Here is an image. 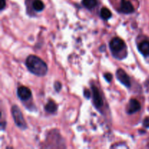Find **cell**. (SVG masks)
Instances as JSON below:
<instances>
[{"label":"cell","mask_w":149,"mask_h":149,"mask_svg":"<svg viewBox=\"0 0 149 149\" xmlns=\"http://www.w3.org/2000/svg\"><path fill=\"white\" fill-rule=\"evenodd\" d=\"M57 109H58V106H57V105L55 104L53 101H52V100L48 102V103H47L46 106H45V110H46L48 113H55L57 111Z\"/></svg>","instance_id":"30bf717a"},{"label":"cell","mask_w":149,"mask_h":149,"mask_svg":"<svg viewBox=\"0 0 149 149\" xmlns=\"http://www.w3.org/2000/svg\"><path fill=\"white\" fill-rule=\"evenodd\" d=\"M104 77H105V79H106V81H109V82H110V81L112 80L113 76H112L111 74H110V73H106V74L104 75Z\"/></svg>","instance_id":"9a60e30c"},{"label":"cell","mask_w":149,"mask_h":149,"mask_svg":"<svg viewBox=\"0 0 149 149\" xmlns=\"http://www.w3.org/2000/svg\"><path fill=\"white\" fill-rule=\"evenodd\" d=\"M82 4L86 8L91 10L97 5V0H82Z\"/></svg>","instance_id":"8fae6325"},{"label":"cell","mask_w":149,"mask_h":149,"mask_svg":"<svg viewBox=\"0 0 149 149\" xmlns=\"http://www.w3.org/2000/svg\"><path fill=\"white\" fill-rule=\"evenodd\" d=\"M138 49L140 52L144 56L149 55V41H143L138 45Z\"/></svg>","instance_id":"9c48e42d"},{"label":"cell","mask_w":149,"mask_h":149,"mask_svg":"<svg viewBox=\"0 0 149 149\" xmlns=\"http://www.w3.org/2000/svg\"><path fill=\"white\" fill-rule=\"evenodd\" d=\"M54 87H55V90H56L57 92H59L60 90H61L62 84H61V83L60 82V81H56V82L55 83V85H54Z\"/></svg>","instance_id":"5bb4252c"},{"label":"cell","mask_w":149,"mask_h":149,"mask_svg":"<svg viewBox=\"0 0 149 149\" xmlns=\"http://www.w3.org/2000/svg\"><path fill=\"white\" fill-rule=\"evenodd\" d=\"M17 96L19 98L22 100H27L31 97V92L28 87H20L17 89Z\"/></svg>","instance_id":"52a82bcc"},{"label":"cell","mask_w":149,"mask_h":149,"mask_svg":"<svg viewBox=\"0 0 149 149\" xmlns=\"http://www.w3.org/2000/svg\"><path fill=\"white\" fill-rule=\"evenodd\" d=\"M92 90H93V101H94V105L97 109L101 107L103 104V99H102L101 95L100 94L99 90L97 87L95 85L92 86Z\"/></svg>","instance_id":"5b68a950"},{"label":"cell","mask_w":149,"mask_h":149,"mask_svg":"<svg viewBox=\"0 0 149 149\" xmlns=\"http://www.w3.org/2000/svg\"><path fill=\"white\" fill-rule=\"evenodd\" d=\"M84 95L86 98H90V95H91V93H90V91H89L88 90H84Z\"/></svg>","instance_id":"e0dca14e"},{"label":"cell","mask_w":149,"mask_h":149,"mask_svg":"<svg viewBox=\"0 0 149 149\" xmlns=\"http://www.w3.org/2000/svg\"><path fill=\"white\" fill-rule=\"evenodd\" d=\"M116 77H117L119 81H120L122 84H123L124 85L126 86L127 87H130L131 81L130 79V77L124 70L120 69V68L118 69L117 71H116Z\"/></svg>","instance_id":"277c9868"},{"label":"cell","mask_w":149,"mask_h":149,"mask_svg":"<svg viewBox=\"0 0 149 149\" xmlns=\"http://www.w3.org/2000/svg\"><path fill=\"white\" fill-rule=\"evenodd\" d=\"M141 103L136 99H131L129 102L127 108V113L129 114H132L135 112L138 111L141 109Z\"/></svg>","instance_id":"8992f818"},{"label":"cell","mask_w":149,"mask_h":149,"mask_svg":"<svg viewBox=\"0 0 149 149\" xmlns=\"http://www.w3.org/2000/svg\"><path fill=\"white\" fill-rule=\"evenodd\" d=\"M143 126L145 127L149 128V117H146L143 121Z\"/></svg>","instance_id":"2e32d148"},{"label":"cell","mask_w":149,"mask_h":149,"mask_svg":"<svg viewBox=\"0 0 149 149\" xmlns=\"http://www.w3.org/2000/svg\"><path fill=\"white\" fill-rule=\"evenodd\" d=\"M120 10L125 14H130L135 11L133 5L128 0H122L121 1Z\"/></svg>","instance_id":"ba28073f"},{"label":"cell","mask_w":149,"mask_h":149,"mask_svg":"<svg viewBox=\"0 0 149 149\" xmlns=\"http://www.w3.org/2000/svg\"><path fill=\"white\" fill-rule=\"evenodd\" d=\"M100 17H102L104 20H108V19L110 18L111 17V13L110 10H109L106 7H103L100 10Z\"/></svg>","instance_id":"4fadbf2b"},{"label":"cell","mask_w":149,"mask_h":149,"mask_svg":"<svg viewBox=\"0 0 149 149\" xmlns=\"http://www.w3.org/2000/svg\"><path fill=\"white\" fill-rule=\"evenodd\" d=\"M6 5L5 0H1V10H2Z\"/></svg>","instance_id":"ac0fdd59"},{"label":"cell","mask_w":149,"mask_h":149,"mask_svg":"<svg viewBox=\"0 0 149 149\" xmlns=\"http://www.w3.org/2000/svg\"><path fill=\"white\" fill-rule=\"evenodd\" d=\"M26 65L30 72L39 77L46 75L47 72V64L36 55H29L26 59Z\"/></svg>","instance_id":"6da1fadb"},{"label":"cell","mask_w":149,"mask_h":149,"mask_svg":"<svg viewBox=\"0 0 149 149\" xmlns=\"http://www.w3.org/2000/svg\"><path fill=\"white\" fill-rule=\"evenodd\" d=\"M33 8L36 11L40 12L45 8V4L41 0H34L33 2Z\"/></svg>","instance_id":"7c38bea8"},{"label":"cell","mask_w":149,"mask_h":149,"mask_svg":"<svg viewBox=\"0 0 149 149\" xmlns=\"http://www.w3.org/2000/svg\"><path fill=\"white\" fill-rule=\"evenodd\" d=\"M11 112L15 125L18 127H20V129H26L27 127V125H26V122L25 121L24 118H23V113H22L20 109L17 106H13L12 107Z\"/></svg>","instance_id":"7a4b0ae2"},{"label":"cell","mask_w":149,"mask_h":149,"mask_svg":"<svg viewBox=\"0 0 149 149\" xmlns=\"http://www.w3.org/2000/svg\"><path fill=\"white\" fill-rule=\"evenodd\" d=\"M125 48V43L122 39L115 37L110 42V49L114 53H118Z\"/></svg>","instance_id":"3957f363"}]
</instances>
